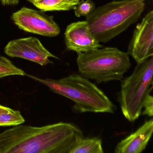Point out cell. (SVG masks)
Listing matches in <instances>:
<instances>
[{
    "instance_id": "8",
    "label": "cell",
    "mask_w": 153,
    "mask_h": 153,
    "mask_svg": "<svg viewBox=\"0 0 153 153\" xmlns=\"http://www.w3.org/2000/svg\"><path fill=\"white\" fill-rule=\"evenodd\" d=\"M127 53L141 63L153 55V11L149 12L133 32Z\"/></svg>"
},
{
    "instance_id": "1",
    "label": "cell",
    "mask_w": 153,
    "mask_h": 153,
    "mask_svg": "<svg viewBox=\"0 0 153 153\" xmlns=\"http://www.w3.org/2000/svg\"><path fill=\"white\" fill-rule=\"evenodd\" d=\"M83 131L74 123L19 125L0 133V153H68Z\"/></svg>"
},
{
    "instance_id": "10",
    "label": "cell",
    "mask_w": 153,
    "mask_h": 153,
    "mask_svg": "<svg viewBox=\"0 0 153 153\" xmlns=\"http://www.w3.org/2000/svg\"><path fill=\"white\" fill-rule=\"evenodd\" d=\"M153 131V120L147 121L135 132L120 141L115 153H140L145 150Z\"/></svg>"
},
{
    "instance_id": "6",
    "label": "cell",
    "mask_w": 153,
    "mask_h": 153,
    "mask_svg": "<svg viewBox=\"0 0 153 153\" xmlns=\"http://www.w3.org/2000/svg\"><path fill=\"white\" fill-rule=\"evenodd\" d=\"M12 21L25 32L48 37L59 35L60 29L53 17L32 9L23 7L11 16Z\"/></svg>"
},
{
    "instance_id": "3",
    "label": "cell",
    "mask_w": 153,
    "mask_h": 153,
    "mask_svg": "<svg viewBox=\"0 0 153 153\" xmlns=\"http://www.w3.org/2000/svg\"><path fill=\"white\" fill-rule=\"evenodd\" d=\"M145 7L141 0L114 1L96 8L85 21L95 37L106 43L136 23Z\"/></svg>"
},
{
    "instance_id": "7",
    "label": "cell",
    "mask_w": 153,
    "mask_h": 153,
    "mask_svg": "<svg viewBox=\"0 0 153 153\" xmlns=\"http://www.w3.org/2000/svg\"><path fill=\"white\" fill-rule=\"evenodd\" d=\"M4 52L12 58L25 59L42 66L53 63L50 58L59 59L50 52L39 39L33 37L10 41L5 46Z\"/></svg>"
},
{
    "instance_id": "2",
    "label": "cell",
    "mask_w": 153,
    "mask_h": 153,
    "mask_svg": "<svg viewBox=\"0 0 153 153\" xmlns=\"http://www.w3.org/2000/svg\"><path fill=\"white\" fill-rule=\"evenodd\" d=\"M28 76L47 86L52 92L72 100L74 112L114 113L116 106L94 84L81 75L73 74L59 79Z\"/></svg>"
},
{
    "instance_id": "5",
    "label": "cell",
    "mask_w": 153,
    "mask_h": 153,
    "mask_svg": "<svg viewBox=\"0 0 153 153\" xmlns=\"http://www.w3.org/2000/svg\"><path fill=\"white\" fill-rule=\"evenodd\" d=\"M153 56L137 64L132 74L123 79L118 95L122 112L131 122L142 112L143 105L153 88Z\"/></svg>"
},
{
    "instance_id": "16",
    "label": "cell",
    "mask_w": 153,
    "mask_h": 153,
    "mask_svg": "<svg viewBox=\"0 0 153 153\" xmlns=\"http://www.w3.org/2000/svg\"><path fill=\"white\" fill-rule=\"evenodd\" d=\"M143 108L144 111L141 112L142 115H147L149 117H152L153 115V97L152 96L149 95L146 99Z\"/></svg>"
},
{
    "instance_id": "11",
    "label": "cell",
    "mask_w": 153,
    "mask_h": 153,
    "mask_svg": "<svg viewBox=\"0 0 153 153\" xmlns=\"http://www.w3.org/2000/svg\"><path fill=\"white\" fill-rule=\"evenodd\" d=\"M102 140L97 137H78L72 144L68 153H103Z\"/></svg>"
},
{
    "instance_id": "17",
    "label": "cell",
    "mask_w": 153,
    "mask_h": 153,
    "mask_svg": "<svg viewBox=\"0 0 153 153\" xmlns=\"http://www.w3.org/2000/svg\"><path fill=\"white\" fill-rule=\"evenodd\" d=\"M20 0H0L3 6H12L16 5L19 3Z\"/></svg>"
},
{
    "instance_id": "12",
    "label": "cell",
    "mask_w": 153,
    "mask_h": 153,
    "mask_svg": "<svg viewBox=\"0 0 153 153\" xmlns=\"http://www.w3.org/2000/svg\"><path fill=\"white\" fill-rule=\"evenodd\" d=\"M79 0H38L32 2L42 11H67L73 9Z\"/></svg>"
},
{
    "instance_id": "18",
    "label": "cell",
    "mask_w": 153,
    "mask_h": 153,
    "mask_svg": "<svg viewBox=\"0 0 153 153\" xmlns=\"http://www.w3.org/2000/svg\"><path fill=\"white\" fill-rule=\"evenodd\" d=\"M10 109H11L9 108V107L0 105V114H1L7 112L9 111H10Z\"/></svg>"
},
{
    "instance_id": "9",
    "label": "cell",
    "mask_w": 153,
    "mask_h": 153,
    "mask_svg": "<svg viewBox=\"0 0 153 153\" xmlns=\"http://www.w3.org/2000/svg\"><path fill=\"white\" fill-rule=\"evenodd\" d=\"M64 35L67 49L77 53L103 46L91 33L86 21H78L69 25Z\"/></svg>"
},
{
    "instance_id": "13",
    "label": "cell",
    "mask_w": 153,
    "mask_h": 153,
    "mask_svg": "<svg viewBox=\"0 0 153 153\" xmlns=\"http://www.w3.org/2000/svg\"><path fill=\"white\" fill-rule=\"evenodd\" d=\"M25 122V119L19 111L11 109L7 112L0 114V126H16Z\"/></svg>"
},
{
    "instance_id": "20",
    "label": "cell",
    "mask_w": 153,
    "mask_h": 153,
    "mask_svg": "<svg viewBox=\"0 0 153 153\" xmlns=\"http://www.w3.org/2000/svg\"><path fill=\"white\" fill-rule=\"evenodd\" d=\"M141 1H144V0H141Z\"/></svg>"
},
{
    "instance_id": "15",
    "label": "cell",
    "mask_w": 153,
    "mask_h": 153,
    "mask_svg": "<svg viewBox=\"0 0 153 153\" xmlns=\"http://www.w3.org/2000/svg\"><path fill=\"white\" fill-rule=\"evenodd\" d=\"M96 8L95 4L92 0H82L73 8L77 17H86Z\"/></svg>"
},
{
    "instance_id": "4",
    "label": "cell",
    "mask_w": 153,
    "mask_h": 153,
    "mask_svg": "<svg viewBox=\"0 0 153 153\" xmlns=\"http://www.w3.org/2000/svg\"><path fill=\"white\" fill-rule=\"evenodd\" d=\"M77 64L81 76L98 84L122 80L131 66L128 53L115 47L78 53Z\"/></svg>"
},
{
    "instance_id": "14",
    "label": "cell",
    "mask_w": 153,
    "mask_h": 153,
    "mask_svg": "<svg viewBox=\"0 0 153 153\" xmlns=\"http://www.w3.org/2000/svg\"><path fill=\"white\" fill-rule=\"evenodd\" d=\"M25 73L6 57L0 56V79L10 76H25Z\"/></svg>"
},
{
    "instance_id": "19",
    "label": "cell",
    "mask_w": 153,
    "mask_h": 153,
    "mask_svg": "<svg viewBox=\"0 0 153 153\" xmlns=\"http://www.w3.org/2000/svg\"><path fill=\"white\" fill-rule=\"evenodd\" d=\"M27 1L31 2V3H32V2H33V1H38V0H27Z\"/></svg>"
}]
</instances>
